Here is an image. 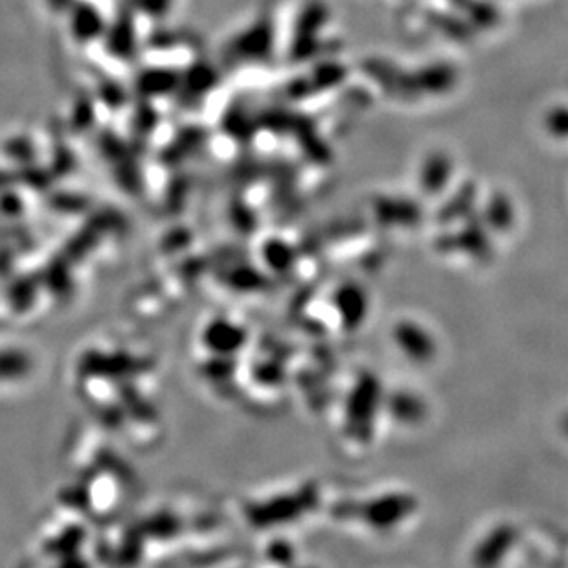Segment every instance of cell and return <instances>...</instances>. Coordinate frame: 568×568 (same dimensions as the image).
<instances>
[{
    "label": "cell",
    "mask_w": 568,
    "mask_h": 568,
    "mask_svg": "<svg viewBox=\"0 0 568 568\" xmlns=\"http://www.w3.org/2000/svg\"><path fill=\"white\" fill-rule=\"evenodd\" d=\"M383 388L375 375H363L350 392L346 405V417L352 435L361 440H368L373 429L375 414L383 399Z\"/></svg>",
    "instance_id": "obj_1"
},
{
    "label": "cell",
    "mask_w": 568,
    "mask_h": 568,
    "mask_svg": "<svg viewBox=\"0 0 568 568\" xmlns=\"http://www.w3.org/2000/svg\"><path fill=\"white\" fill-rule=\"evenodd\" d=\"M415 510V500L405 493H388L355 506V515L363 517L372 528L390 530L410 517Z\"/></svg>",
    "instance_id": "obj_2"
},
{
    "label": "cell",
    "mask_w": 568,
    "mask_h": 568,
    "mask_svg": "<svg viewBox=\"0 0 568 568\" xmlns=\"http://www.w3.org/2000/svg\"><path fill=\"white\" fill-rule=\"evenodd\" d=\"M394 341L397 348L415 363H427L437 355L433 335L412 321H403L394 328Z\"/></svg>",
    "instance_id": "obj_3"
},
{
    "label": "cell",
    "mask_w": 568,
    "mask_h": 568,
    "mask_svg": "<svg viewBox=\"0 0 568 568\" xmlns=\"http://www.w3.org/2000/svg\"><path fill=\"white\" fill-rule=\"evenodd\" d=\"M335 308L346 328H359L368 315V297L357 283H346L335 293Z\"/></svg>",
    "instance_id": "obj_4"
},
{
    "label": "cell",
    "mask_w": 568,
    "mask_h": 568,
    "mask_svg": "<svg viewBox=\"0 0 568 568\" xmlns=\"http://www.w3.org/2000/svg\"><path fill=\"white\" fill-rule=\"evenodd\" d=\"M513 542H515L513 528L508 524L497 526L479 544V548L475 552V563L484 564V566H493V564L500 563L508 555V552L511 550Z\"/></svg>",
    "instance_id": "obj_5"
},
{
    "label": "cell",
    "mask_w": 568,
    "mask_h": 568,
    "mask_svg": "<svg viewBox=\"0 0 568 568\" xmlns=\"http://www.w3.org/2000/svg\"><path fill=\"white\" fill-rule=\"evenodd\" d=\"M386 408L395 421L406 423V425L419 423L425 417L423 401L417 395H414L410 392H403V390L392 394L386 399Z\"/></svg>",
    "instance_id": "obj_6"
},
{
    "label": "cell",
    "mask_w": 568,
    "mask_h": 568,
    "mask_svg": "<svg viewBox=\"0 0 568 568\" xmlns=\"http://www.w3.org/2000/svg\"><path fill=\"white\" fill-rule=\"evenodd\" d=\"M442 243H451V248L469 252L475 258H482V256H486L489 252L488 234L479 225H471L469 228H464L462 232L453 234V236L442 239Z\"/></svg>",
    "instance_id": "obj_7"
},
{
    "label": "cell",
    "mask_w": 568,
    "mask_h": 568,
    "mask_svg": "<svg viewBox=\"0 0 568 568\" xmlns=\"http://www.w3.org/2000/svg\"><path fill=\"white\" fill-rule=\"evenodd\" d=\"M511 221H513V208L510 201L504 197H493L486 210L488 226L495 228L497 232H504L510 228Z\"/></svg>",
    "instance_id": "obj_8"
},
{
    "label": "cell",
    "mask_w": 568,
    "mask_h": 568,
    "mask_svg": "<svg viewBox=\"0 0 568 568\" xmlns=\"http://www.w3.org/2000/svg\"><path fill=\"white\" fill-rule=\"evenodd\" d=\"M449 177V166L444 159H435L427 164V168H425L423 172V179H421V184H423V190H427L431 194H437L444 188L446 181Z\"/></svg>",
    "instance_id": "obj_9"
},
{
    "label": "cell",
    "mask_w": 568,
    "mask_h": 568,
    "mask_svg": "<svg viewBox=\"0 0 568 568\" xmlns=\"http://www.w3.org/2000/svg\"><path fill=\"white\" fill-rule=\"evenodd\" d=\"M379 217L381 219H384V221H388V223H399V225H412V223H415L417 221V217H419V212H417V208L415 206H412V205H383L381 208H379Z\"/></svg>",
    "instance_id": "obj_10"
},
{
    "label": "cell",
    "mask_w": 568,
    "mask_h": 568,
    "mask_svg": "<svg viewBox=\"0 0 568 568\" xmlns=\"http://www.w3.org/2000/svg\"><path fill=\"white\" fill-rule=\"evenodd\" d=\"M564 431H566V435H568V415L564 417Z\"/></svg>",
    "instance_id": "obj_11"
}]
</instances>
